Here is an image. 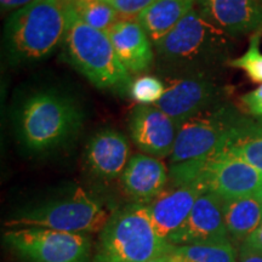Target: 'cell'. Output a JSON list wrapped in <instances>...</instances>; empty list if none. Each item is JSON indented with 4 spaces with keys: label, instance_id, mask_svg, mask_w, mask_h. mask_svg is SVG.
<instances>
[{
    "label": "cell",
    "instance_id": "30bf717a",
    "mask_svg": "<svg viewBox=\"0 0 262 262\" xmlns=\"http://www.w3.org/2000/svg\"><path fill=\"white\" fill-rule=\"evenodd\" d=\"M231 242L225 225L224 199L212 192L199 196L181 228L169 239L172 247Z\"/></svg>",
    "mask_w": 262,
    "mask_h": 262
},
{
    "label": "cell",
    "instance_id": "4fadbf2b",
    "mask_svg": "<svg viewBox=\"0 0 262 262\" xmlns=\"http://www.w3.org/2000/svg\"><path fill=\"white\" fill-rule=\"evenodd\" d=\"M196 8L228 35L249 34L262 28V3L258 0H196Z\"/></svg>",
    "mask_w": 262,
    "mask_h": 262
},
{
    "label": "cell",
    "instance_id": "9c48e42d",
    "mask_svg": "<svg viewBox=\"0 0 262 262\" xmlns=\"http://www.w3.org/2000/svg\"><path fill=\"white\" fill-rule=\"evenodd\" d=\"M220 96V86L203 72L186 73L168 81L155 106L171 118L179 129L188 119L215 107Z\"/></svg>",
    "mask_w": 262,
    "mask_h": 262
},
{
    "label": "cell",
    "instance_id": "52a82bcc",
    "mask_svg": "<svg viewBox=\"0 0 262 262\" xmlns=\"http://www.w3.org/2000/svg\"><path fill=\"white\" fill-rule=\"evenodd\" d=\"M245 118L227 106H215L191 118L178 129L171 164H182L220 152Z\"/></svg>",
    "mask_w": 262,
    "mask_h": 262
},
{
    "label": "cell",
    "instance_id": "f546056e",
    "mask_svg": "<svg viewBox=\"0 0 262 262\" xmlns=\"http://www.w3.org/2000/svg\"><path fill=\"white\" fill-rule=\"evenodd\" d=\"M256 196L258 199H260V202L262 203V186H261V188L258 189V192L256 193Z\"/></svg>",
    "mask_w": 262,
    "mask_h": 262
},
{
    "label": "cell",
    "instance_id": "f1b7e54d",
    "mask_svg": "<svg viewBox=\"0 0 262 262\" xmlns=\"http://www.w3.org/2000/svg\"><path fill=\"white\" fill-rule=\"evenodd\" d=\"M147 262H175V260H173V257L171 255V250H169V251H166V253L159 255V256L152 258V260H149Z\"/></svg>",
    "mask_w": 262,
    "mask_h": 262
},
{
    "label": "cell",
    "instance_id": "6da1fadb",
    "mask_svg": "<svg viewBox=\"0 0 262 262\" xmlns=\"http://www.w3.org/2000/svg\"><path fill=\"white\" fill-rule=\"evenodd\" d=\"M74 9L73 0H33L5 24L6 49L16 61L48 57L64 41Z\"/></svg>",
    "mask_w": 262,
    "mask_h": 262
},
{
    "label": "cell",
    "instance_id": "d6986e66",
    "mask_svg": "<svg viewBox=\"0 0 262 262\" xmlns=\"http://www.w3.org/2000/svg\"><path fill=\"white\" fill-rule=\"evenodd\" d=\"M221 150L239 157L262 173V123L245 119L233 130Z\"/></svg>",
    "mask_w": 262,
    "mask_h": 262
},
{
    "label": "cell",
    "instance_id": "ba28073f",
    "mask_svg": "<svg viewBox=\"0 0 262 262\" xmlns=\"http://www.w3.org/2000/svg\"><path fill=\"white\" fill-rule=\"evenodd\" d=\"M3 238L25 262H88L91 253L86 234L21 227L9 228Z\"/></svg>",
    "mask_w": 262,
    "mask_h": 262
},
{
    "label": "cell",
    "instance_id": "603a6c76",
    "mask_svg": "<svg viewBox=\"0 0 262 262\" xmlns=\"http://www.w3.org/2000/svg\"><path fill=\"white\" fill-rule=\"evenodd\" d=\"M165 93V85L160 79L152 75H143L133 81L130 95L136 102L147 106H155Z\"/></svg>",
    "mask_w": 262,
    "mask_h": 262
},
{
    "label": "cell",
    "instance_id": "5bb4252c",
    "mask_svg": "<svg viewBox=\"0 0 262 262\" xmlns=\"http://www.w3.org/2000/svg\"><path fill=\"white\" fill-rule=\"evenodd\" d=\"M118 57L129 73H141L155 62V47L135 18H120L107 31Z\"/></svg>",
    "mask_w": 262,
    "mask_h": 262
},
{
    "label": "cell",
    "instance_id": "ffe728a7",
    "mask_svg": "<svg viewBox=\"0 0 262 262\" xmlns=\"http://www.w3.org/2000/svg\"><path fill=\"white\" fill-rule=\"evenodd\" d=\"M171 255L175 262H238L231 242L172 247Z\"/></svg>",
    "mask_w": 262,
    "mask_h": 262
},
{
    "label": "cell",
    "instance_id": "ac0fdd59",
    "mask_svg": "<svg viewBox=\"0 0 262 262\" xmlns=\"http://www.w3.org/2000/svg\"><path fill=\"white\" fill-rule=\"evenodd\" d=\"M224 219L229 238L242 244L262 224V203L256 195L224 201Z\"/></svg>",
    "mask_w": 262,
    "mask_h": 262
},
{
    "label": "cell",
    "instance_id": "4dcf8cb0",
    "mask_svg": "<svg viewBox=\"0 0 262 262\" xmlns=\"http://www.w3.org/2000/svg\"><path fill=\"white\" fill-rule=\"evenodd\" d=\"M258 2H261V3H262V0H258Z\"/></svg>",
    "mask_w": 262,
    "mask_h": 262
},
{
    "label": "cell",
    "instance_id": "9a60e30c",
    "mask_svg": "<svg viewBox=\"0 0 262 262\" xmlns=\"http://www.w3.org/2000/svg\"><path fill=\"white\" fill-rule=\"evenodd\" d=\"M85 160L97 178L114 180L129 163V142L113 129H103L91 137L85 149Z\"/></svg>",
    "mask_w": 262,
    "mask_h": 262
},
{
    "label": "cell",
    "instance_id": "5b68a950",
    "mask_svg": "<svg viewBox=\"0 0 262 262\" xmlns=\"http://www.w3.org/2000/svg\"><path fill=\"white\" fill-rule=\"evenodd\" d=\"M63 45L72 66L97 89L122 95L130 91V73L120 62L107 32L84 24L74 9Z\"/></svg>",
    "mask_w": 262,
    "mask_h": 262
},
{
    "label": "cell",
    "instance_id": "7402d4cb",
    "mask_svg": "<svg viewBox=\"0 0 262 262\" xmlns=\"http://www.w3.org/2000/svg\"><path fill=\"white\" fill-rule=\"evenodd\" d=\"M262 37V28L258 29L250 38L248 50L241 57L229 61L231 67L243 70L254 83L262 84V52L260 50V40Z\"/></svg>",
    "mask_w": 262,
    "mask_h": 262
},
{
    "label": "cell",
    "instance_id": "7c38bea8",
    "mask_svg": "<svg viewBox=\"0 0 262 262\" xmlns=\"http://www.w3.org/2000/svg\"><path fill=\"white\" fill-rule=\"evenodd\" d=\"M205 192L208 191L201 182L181 183L170 189H164L147 204L158 237L168 242L182 227L195 202Z\"/></svg>",
    "mask_w": 262,
    "mask_h": 262
},
{
    "label": "cell",
    "instance_id": "484cf974",
    "mask_svg": "<svg viewBox=\"0 0 262 262\" xmlns=\"http://www.w3.org/2000/svg\"><path fill=\"white\" fill-rule=\"evenodd\" d=\"M241 245H244V247H248L262 254V224Z\"/></svg>",
    "mask_w": 262,
    "mask_h": 262
},
{
    "label": "cell",
    "instance_id": "4316f807",
    "mask_svg": "<svg viewBox=\"0 0 262 262\" xmlns=\"http://www.w3.org/2000/svg\"><path fill=\"white\" fill-rule=\"evenodd\" d=\"M238 262H262V254L244 247V245H241L238 253Z\"/></svg>",
    "mask_w": 262,
    "mask_h": 262
},
{
    "label": "cell",
    "instance_id": "44dd1931",
    "mask_svg": "<svg viewBox=\"0 0 262 262\" xmlns=\"http://www.w3.org/2000/svg\"><path fill=\"white\" fill-rule=\"evenodd\" d=\"M74 11L84 24L98 31L107 32L120 19V15L114 8L103 0H95L84 4H75Z\"/></svg>",
    "mask_w": 262,
    "mask_h": 262
},
{
    "label": "cell",
    "instance_id": "2e32d148",
    "mask_svg": "<svg viewBox=\"0 0 262 262\" xmlns=\"http://www.w3.org/2000/svg\"><path fill=\"white\" fill-rule=\"evenodd\" d=\"M168 178V169L162 160L136 155L131 157L122 173V185L135 203L149 204L165 189Z\"/></svg>",
    "mask_w": 262,
    "mask_h": 262
},
{
    "label": "cell",
    "instance_id": "e0dca14e",
    "mask_svg": "<svg viewBox=\"0 0 262 262\" xmlns=\"http://www.w3.org/2000/svg\"><path fill=\"white\" fill-rule=\"evenodd\" d=\"M195 5L196 0H157L135 19L152 42H156L168 34Z\"/></svg>",
    "mask_w": 262,
    "mask_h": 262
},
{
    "label": "cell",
    "instance_id": "8992f818",
    "mask_svg": "<svg viewBox=\"0 0 262 262\" xmlns=\"http://www.w3.org/2000/svg\"><path fill=\"white\" fill-rule=\"evenodd\" d=\"M110 214L95 196L81 187L58 198L19 211L5 222L6 228L40 227L68 233H100Z\"/></svg>",
    "mask_w": 262,
    "mask_h": 262
},
{
    "label": "cell",
    "instance_id": "83f0119b",
    "mask_svg": "<svg viewBox=\"0 0 262 262\" xmlns=\"http://www.w3.org/2000/svg\"><path fill=\"white\" fill-rule=\"evenodd\" d=\"M33 0H0V5L2 9L8 11V10H14V9H21L26 6Z\"/></svg>",
    "mask_w": 262,
    "mask_h": 262
},
{
    "label": "cell",
    "instance_id": "3957f363",
    "mask_svg": "<svg viewBox=\"0 0 262 262\" xmlns=\"http://www.w3.org/2000/svg\"><path fill=\"white\" fill-rule=\"evenodd\" d=\"M228 34L193 8L178 25L153 42L159 61L186 73H202L203 67L221 61L228 50Z\"/></svg>",
    "mask_w": 262,
    "mask_h": 262
},
{
    "label": "cell",
    "instance_id": "d4e9b609",
    "mask_svg": "<svg viewBox=\"0 0 262 262\" xmlns=\"http://www.w3.org/2000/svg\"><path fill=\"white\" fill-rule=\"evenodd\" d=\"M241 101L251 116L262 118V84L255 90L243 95Z\"/></svg>",
    "mask_w": 262,
    "mask_h": 262
},
{
    "label": "cell",
    "instance_id": "277c9868",
    "mask_svg": "<svg viewBox=\"0 0 262 262\" xmlns=\"http://www.w3.org/2000/svg\"><path fill=\"white\" fill-rule=\"evenodd\" d=\"M171 249L157 234L148 205L133 203L110 215L93 262H147Z\"/></svg>",
    "mask_w": 262,
    "mask_h": 262
},
{
    "label": "cell",
    "instance_id": "7a4b0ae2",
    "mask_svg": "<svg viewBox=\"0 0 262 262\" xmlns=\"http://www.w3.org/2000/svg\"><path fill=\"white\" fill-rule=\"evenodd\" d=\"M83 123L79 104L56 90L33 94L19 108L17 134L22 145L33 152L62 146L78 133Z\"/></svg>",
    "mask_w": 262,
    "mask_h": 262
},
{
    "label": "cell",
    "instance_id": "8fae6325",
    "mask_svg": "<svg viewBox=\"0 0 262 262\" xmlns=\"http://www.w3.org/2000/svg\"><path fill=\"white\" fill-rule=\"evenodd\" d=\"M129 130L134 143L146 155L158 159L171 157L178 127L162 110L139 104L131 113Z\"/></svg>",
    "mask_w": 262,
    "mask_h": 262
},
{
    "label": "cell",
    "instance_id": "cb8c5ba5",
    "mask_svg": "<svg viewBox=\"0 0 262 262\" xmlns=\"http://www.w3.org/2000/svg\"><path fill=\"white\" fill-rule=\"evenodd\" d=\"M118 11L122 18H136L157 0H103Z\"/></svg>",
    "mask_w": 262,
    "mask_h": 262
}]
</instances>
